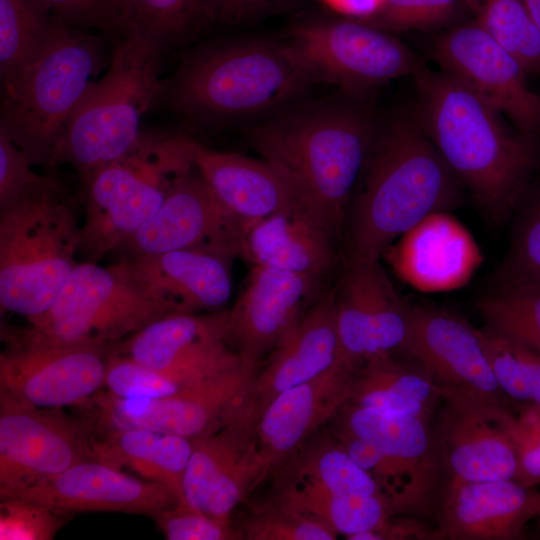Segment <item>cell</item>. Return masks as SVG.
<instances>
[{
	"instance_id": "6da1fadb",
	"label": "cell",
	"mask_w": 540,
	"mask_h": 540,
	"mask_svg": "<svg viewBox=\"0 0 540 540\" xmlns=\"http://www.w3.org/2000/svg\"><path fill=\"white\" fill-rule=\"evenodd\" d=\"M379 120L369 97L341 92L301 99L256 120L245 134L304 209L340 241Z\"/></svg>"
},
{
	"instance_id": "7a4b0ae2",
	"label": "cell",
	"mask_w": 540,
	"mask_h": 540,
	"mask_svg": "<svg viewBox=\"0 0 540 540\" xmlns=\"http://www.w3.org/2000/svg\"><path fill=\"white\" fill-rule=\"evenodd\" d=\"M413 113L447 166L488 220L513 214L540 165V140L507 118L462 81L423 64L413 75Z\"/></svg>"
},
{
	"instance_id": "3957f363",
	"label": "cell",
	"mask_w": 540,
	"mask_h": 540,
	"mask_svg": "<svg viewBox=\"0 0 540 540\" xmlns=\"http://www.w3.org/2000/svg\"><path fill=\"white\" fill-rule=\"evenodd\" d=\"M463 189L412 109L380 116L347 210L345 251L380 259L425 217L458 206Z\"/></svg>"
},
{
	"instance_id": "277c9868",
	"label": "cell",
	"mask_w": 540,
	"mask_h": 540,
	"mask_svg": "<svg viewBox=\"0 0 540 540\" xmlns=\"http://www.w3.org/2000/svg\"><path fill=\"white\" fill-rule=\"evenodd\" d=\"M314 83L288 40L218 39L185 55L162 80L155 105L195 127H220L269 116L303 99Z\"/></svg>"
},
{
	"instance_id": "5b68a950",
	"label": "cell",
	"mask_w": 540,
	"mask_h": 540,
	"mask_svg": "<svg viewBox=\"0 0 540 540\" xmlns=\"http://www.w3.org/2000/svg\"><path fill=\"white\" fill-rule=\"evenodd\" d=\"M105 74L91 83L50 156L87 180L129 153L141 140V120L158 95L164 51L141 36L113 37Z\"/></svg>"
},
{
	"instance_id": "8992f818",
	"label": "cell",
	"mask_w": 540,
	"mask_h": 540,
	"mask_svg": "<svg viewBox=\"0 0 540 540\" xmlns=\"http://www.w3.org/2000/svg\"><path fill=\"white\" fill-rule=\"evenodd\" d=\"M192 140L149 137L123 157L95 171L85 185V216L78 252L97 262L117 251L160 209L168 194L194 166Z\"/></svg>"
},
{
	"instance_id": "52a82bcc",
	"label": "cell",
	"mask_w": 540,
	"mask_h": 540,
	"mask_svg": "<svg viewBox=\"0 0 540 540\" xmlns=\"http://www.w3.org/2000/svg\"><path fill=\"white\" fill-rule=\"evenodd\" d=\"M55 20L36 61L3 90L0 134L34 165H50L51 153L102 64L99 37Z\"/></svg>"
},
{
	"instance_id": "ba28073f",
	"label": "cell",
	"mask_w": 540,
	"mask_h": 540,
	"mask_svg": "<svg viewBox=\"0 0 540 540\" xmlns=\"http://www.w3.org/2000/svg\"><path fill=\"white\" fill-rule=\"evenodd\" d=\"M80 223L63 197L0 210V306L30 321L45 313L78 264Z\"/></svg>"
},
{
	"instance_id": "9c48e42d",
	"label": "cell",
	"mask_w": 540,
	"mask_h": 540,
	"mask_svg": "<svg viewBox=\"0 0 540 540\" xmlns=\"http://www.w3.org/2000/svg\"><path fill=\"white\" fill-rule=\"evenodd\" d=\"M175 313L155 298L120 260L78 263L48 310L28 321L66 343L113 347L151 322Z\"/></svg>"
},
{
	"instance_id": "30bf717a",
	"label": "cell",
	"mask_w": 540,
	"mask_h": 540,
	"mask_svg": "<svg viewBox=\"0 0 540 540\" xmlns=\"http://www.w3.org/2000/svg\"><path fill=\"white\" fill-rule=\"evenodd\" d=\"M288 42L315 83L326 82L358 97L413 76L424 64L389 31L346 17L300 22Z\"/></svg>"
},
{
	"instance_id": "8fae6325",
	"label": "cell",
	"mask_w": 540,
	"mask_h": 540,
	"mask_svg": "<svg viewBox=\"0 0 540 540\" xmlns=\"http://www.w3.org/2000/svg\"><path fill=\"white\" fill-rule=\"evenodd\" d=\"M0 393L40 408L86 404L104 387L111 347L52 339L30 324L1 326Z\"/></svg>"
},
{
	"instance_id": "7c38bea8",
	"label": "cell",
	"mask_w": 540,
	"mask_h": 540,
	"mask_svg": "<svg viewBox=\"0 0 540 540\" xmlns=\"http://www.w3.org/2000/svg\"><path fill=\"white\" fill-rule=\"evenodd\" d=\"M259 370L239 365L162 398L126 399L98 392L85 405L92 432L140 428L196 439L219 428L240 407Z\"/></svg>"
},
{
	"instance_id": "4fadbf2b",
	"label": "cell",
	"mask_w": 540,
	"mask_h": 540,
	"mask_svg": "<svg viewBox=\"0 0 540 540\" xmlns=\"http://www.w3.org/2000/svg\"><path fill=\"white\" fill-rule=\"evenodd\" d=\"M95 459L87 420L0 393V492L22 490Z\"/></svg>"
},
{
	"instance_id": "5bb4252c",
	"label": "cell",
	"mask_w": 540,
	"mask_h": 540,
	"mask_svg": "<svg viewBox=\"0 0 540 540\" xmlns=\"http://www.w3.org/2000/svg\"><path fill=\"white\" fill-rule=\"evenodd\" d=\"M440 69L502 113L522 133L540 140V95L519 60L473 19L448 29L432 44Z\"/></svg>"
},
{
	"instance_id": "9a60e30c",
	"label": "cell",
	"mask_w": 540,
	"mask_h": 540,
	"mask_svg": "<svg viewBox=\"0 0 540 540\" xmlns=\"http://www.w3.org/2000/svg\"><path fill=\"white\" fill-rule=\"evenodd\" d=\"M333 291L338 337L349 366L358 370L376 355L401 350L408 302L398 295L379 259L345 251Z\"/></svg>"
},
{
	"instance_id": "2e32d148",
	"label": "cell",
	"mask_w": 540,
	"mask_h": 540,
	"mask_svg": "<svg viewBox=\"0 0 540 540\" xmlns=\"http://www.w3.org/2000/svg\"><path fill=\"white\" fill-rule=\"evenodd\" d=\"M228 310L208 314L170 313L112 350L164 372L180 389L239 365L245 358L227 337Z\"/></svg>"
},
{
	"instance_id": "e0dca14e",
	"label": "cell",
	"mask_w": 540,
	"mask_h": 540,
	"mask_svg": "<svg viewBox=\"0 0 540 540\" xmlns=\"http://www.w3.org/2000/svg\"><path fill=\"white\" fill-rule=\"evenodd\" d=\"M408 329L400 351L415 360L441 387L505 405L478 329L446 309L408 303Z\"/></svg>"
},
{
	"instance_id": "ac0fdd59",
	"label": "cell",
	"mask_w": 540,
	"mask_h": 540,
	"mask_svg": "<svg viewBox=\"0 0 540 540\" xmlns=\"http://www.w3.org/2000/svg\"><path fill=\"white\" fill-rule=\"evenodd\" d=\"M254 423L237 413L211 433L193 439L183 481L190 506L230 522L233 510L267 477Z\"/></svg>"
},
{
	"instance_id": "d6986e66",
	"label": "cell",
	"mask_w": 540,
	"mask_h": 540,
	"mask_svg": "<svg viewBox=\"0 0 540 540\" xmlns=\"http://www.w3.org/2000/svg\"><path fill=\"white\" fill-rule=\"evenodd\" d=\"M442 409L433 429L445 479L514 480V444L500 424L496 406L441 387Z\"/></svg>"
},
{
	"instance_id": "ffe728a7",
	"label": "cell",
	"mask_w": 540,
	"mask_h": 540,
	"mask_svg": "<svg viewBox=\"0 0 540 540\" xmlns=\"http://www.w3.org/2000/svg\"><path fill=\"white\" fill-rule=\"evenodd\" d=\"M323 277L252 266L246 287L227 316V337L257 364L290 334L321 293Z\"/></svg>"
},
{
	"instance_id": "44dd1931",
	"label": "cell",
	"mask_w": 540,
	"mask_h": 540,
	"mask_svg": "<svg viewBox=\"0 0 540 540\" xmlns=\"http://www.w3.org/2000/svg\"><path fill=\"white\" fill-rule=\"evenodd\" d=\"M18 497L61 513L122 512L154 518L179 503L165 486L130 476L97 459L76 463L31 487L0 492V498Z\"/></svg>"
},
{
	"instance_id": "7402d4cb",
	"label": "cell",
	"mask_w": 540,
	"mask_h": 540,
	"mask_svg": "<svg viewBox=\"0 0 540 540\" xmlns=\"http://www.w3.org/2000/svg\"><path fill=\"white\" fill-rule=\"evenodd\" d=\"M540 516V491L515 480L445 479L434 514L439 540H516Z\"/></svg>"
},
{
	"instance_id": "603a6c76",
	"label": "cell",
	"mask_w": 540,
	"mask_h": 540,
	"mask_svg": "<svg viewBox=\"0 0 540 540\" xmlns=\"http://www.w3.org/2000/svg\"><path fill=\"white\" fill-rule=\"evenodd\" d=\"M236 243L121 259L131 275L175 313L221 311L233 288Z\"/></svg>"
},
{
	"instance_id": "cb8c5ba5",
	"label": "cell",
	"mask_w": 540,
	"mask_h": 540,
	"mask_svg": "<svg viewBox=\"0 0 540 540\" xmlns=\"http://www.w3.org/2000/svg\"><path fill=\"white\" fill-rule=\"evenodd\" d=\"M357 370L342 363L276 395L255 419L266 475L350 402Z\"/></svg>"
},
{
	"instance_id": "d4e9b609",
	"label": "cell",
	"mask_w": 540,
	"mask_h": 540,
	"mask_svg": "<svg viewBox=\"0 0 540 540\" xmlns=\"http://www.w3.org/2000/svg\"><path fill=\"white\" fill-rule=\"evenodd\" d=\"M240 226L194 165L156 214L118 250L124 259L224 243L239 245Z\"/></svg>"
},
{
	"instance_id": "484cf974",
	"label": "cell",
	"mask_w": 540,
	"mask_h": 540,
	"mask_svg": "<svg viewBox=\"0 0 540 540\" xmlns=\"http://www.w3.org/2000/svg\"><path fill=\"white\" fill-rule=\"evenodd\" d=\"M342 363L347 364L337 332L332 288L309 308L271 353L266 366L259 368L241 410L255 422L276 395Z\"/></svg>"
},
{
	"instance_id": "4316f807",
	"label": "cell",
	"mask_w": 540,
	"mask_h": 540,
	"mask_svg": "<svg viewBox=\"0 0 540 540\" xmlns=\"http://www.w3.org/2000/svg\"><path fill=\"white\" fill-rule=\"evenodd\" d=\"M384 252L395 273L423 292L465 285L482 262L469 231L448 211L425 217Z\"/></svg>"
},
{
	"instance_id": "83f0119b",
	"label": "cell",
	"mask_w": 540,
	"mask_h": 540,
	"mask_svg": "<svg viewBox=\"0 0 540 540\" xmlns=\"http://www.w3.org/2000/svg\"><path fill=\"white\" fill-rule=\"evenodd\" d=\"M191 153L212 192L240 224L304 209L288 181L262 158L213 150L194 140Z\"/></svg>"
},
{
	"instance_id": "f1b7e54d",
	"label": "cell",
	"mask_w": 540,
	"mask_h": 540,
	"mask_svg": "<svg viewBox=\"0 0 540 540\" xmlns=\"http://www.w3.org/2000/svg\"><path fill=\"white\" fill-rule=\"evenodd\" d=\"M335 237L297 208L241 224L239 256L253 266L323 277L336 262Z\"/></svg>"
},
{
	"instance_id": "f546056e",
	"label": "cell",
	"mask_w": 540,
	"mask_h": 540,
	"mask_svg": "<svg viewBox=\"0 0 540 540\" xmlns=\"http://www.w3.org/2000/svg\"><path fill=\"white\" fill-rule=\"evenodd\" d=\"M338 415L341 416L339 430L366 439L393 457L436 511L444 474L428 421L406 413L351 403Z\"/></svg>"
},
{
	"instance_id": "4dcf8cb0",
	"label": "cell",
	"mask_w": 540,
	"mask_h": 540,
	"mask_svg": "<svg viewBox=\"0 0 540 540\" xmlns=\"http://www.w3.org/2000/svg\"><path fill=\"white\" fill-rule=\"evenodd\" d=\"M98 433L97 438L91 435L95 459L119 470L128 468L143 479L168 488L179 503L186 502L183 481L193 439L140 428Z\"/></svg>"
},
{
	"instance_id": "1f68e13d",
	"label": "cell",
	"mask_w": 540,
	"mask_h": 540,
	"mask_svg": "<svg viewBox=\"0 0 540 540\" xmlns=\"http://www.w3.org/2000/svg\"><path fill=\"white\" fill-rule=\"evenodd\" d=\"M441 400V386L420 365L401 361L393 353H382L357 370L349 403L429 421Z\"/></svg>"
},
{
	"instance_id": "d6a6232c",
	"label": "cell",
	"mask_w": 540,
	"mask_h": 540,
	"mask_svg": "<svg viewBox=\"0 0 540 540\" xmlns=\"http://www.w3.org/2000/svg\"><path fill=\"white\" fill-rule=\"evenodd\" d=\"M289 460L288 476L282 487L330 495L383 496L375 480L336 438L308 444Z\"/></svg>"
},
{
	"instance_id": "836d02e7",
	"label": "cell",
	"mask_w": 540,
	"mask_h": 540,
	"mask_svg": "<svg viewBox=\"0 0 540 540\" xmlns=\"http://www.w3.org/2000/svg\"><path fill=\"white\" fill-rule=\"evenodd\" d=\"M119 10L117 36L144 37L164 52L213 23L210 0H119Z\"/></svg>"
},
{
	"instance_id": "e575fe53",
	"label": "cell",
	"mask_w": 540,
	"mask_h": 540,
	"mask_svg": "<svg viewBox=\"0 0 540 540\" xmlns=\"http://www.w3.org/2000/svg\"><path fill=\"white\" fill-rule=\"evenodd\" d=\"M276 502L350 540L380 528L396 515L388 501L378 495H330L282 487Z\"/></svg>"
},
{
	"instance_id": "d590c367",
	"label": "cell",
	"mask_w": 540,
	"mask_h": 540,
	"mask_svg": "<svg viewBox=\"0 0 540 540\" xmlns=\"http://www.w3.org/2000/svg\"><path fill=\"white\" fill-rule=\"evenodd\" d=\"M55 28L54 18L31 0H0V76L11 87L36 61Z\"/></svg>"
},
{
	"instance_id": "8d00e7d4",
	"label": "cell",
	"mask_w": 540,
	"mask_h": 540,
	"mask_svg": "<svg viewBox=\"0 0 540 540\" xmlns=\"http://www.w3.org/2000/svg\"><path fill=\"white\" fill-rule=\"evenodd\" d=\"M477 310L486 330L540 353V283L499 280L479 299Z\"/></svg>"
},
{
	"instance_id": "74e56055",
	"label": "cell",
	"mask_w": 540,
	"mask_h": 540,
	"mask_svg": "<svg viewBox=\"0 0 540 540\" xmlns=\"http://www.w3.org/2000/svg\"><path fill=\"white\" fill-rule=\"evenodd\" d=\"M477 22L513 54L528 74L540 77V32L524 0H465Z\"/></svg>"
},
{
	"instance_id": "f35d334b",
	"label": "cell",
	"mask_w": 540,
	"mask_h": 540,
	"mask_svg": "<svg viewBox=\"0 0 540 540\" xmlns=\"http://www.w3.org/2000/svg\"><path fill=\"white\" fill-rule=\"evenodd\" d=\"M478 333L504 395L519 406H540V353L485 328Z\"/></svg>"
},
{
	"instance_id": "ab89813d",
	"label": "cell",
	"mask_w": 540,
	"mask_h": 540,
	"mask_svg": "<svg viewBox=\"0 0 540 540\" xmlns=\"http://www.w3.org/2000/svg\"><path fill=\"white\" fill-rule=\"evenodd\" d=\"M516 211L511 244L498 280L540 283V184L530 185Z\"/></svg>"
},
{
	"instance_id": "60d3db41",
	"label": "cell",
	"mask_w": 540,
	"mask_h": 540,
	"mask_svg": "<svg viewBox=\"0 0 540 540\" xmlns=\"http://www.w3.org/2000/svg\"><path fill=\"white\" fill-rule=\"evenodd\" d=\"M29 157L0 134V210L19 202L63 197L58 179L34 171Z\"/></svg>"
},
{
	"instance_id": "b9f144b4",
	"label": "cell",
	"mask_w": 540,
	"mask_h": 540,
	"mask_svg": "<svg viewBox=\"0 0 540 540\" xmlns=\"http://www.w3.org/2000/svg\"><path fill=\"white\" fill-rule=\"evenodd\" d=\"M248 540H333L337 538L323 523L277 502L248 518L240 529Z\"/></svg>"
},
{
	"instance_id": "7bdbcfd3",
	"label": "cell",
	"mask_w": 540,
	"mask_h": 540,
	"mask_svg": "<svg viewBox=\"0 0 540 540\" xmlns=\"http://www.w3.org/2000/svg\"><path fill=\"white\" fill-rule=\"evenodd\" d=\"M0 499L1 540H51L68 519V514L32 500Z\"/></svg>"
},
{
	"instance_id": "ee69618b",
	"label": "cell",
	"mask_w": 540,
	"mask_h": 540,
	"mask_svg": "<svg viewBox=\"0 0 540 540\" xmlns=\"http://www.w3.org/2000/svg\"><path fill=\"white\" fill-rule=\"evenodd\" d=\"M463 6L465 0H385L364 22L386 31L432 29L448 24Z\"/></svg>"
},
{
	"instance_id": "f6af8a7d",
	"label": "cell",
	"mask_w": 540,
	"mask_h": 540,
	"mask_svg": "<svg viewBox=\"0 0 540 540\" xmlns=\"http://www.w3.org/2000/svg\"><path fill=\"white\" fill-rule=\"evenodd\" d=\"M168 540H237L241 530L212 517L187 502L165 509L153 518Z\"/></svg>"
},
{
	"instance_id": "bcb514c9",
	"label": "cell",
	"mask_w": 540,
	"mask_h": 540,
	"mask_svg": "<svg viewBox=\"0 0 540 540\" xmlns=\"http://www.w3.org/2000/svg\"><path fill=\"white\" fill-rule=\"evenodd\" d=\"M69 27H94L110 36L119 30V0H31Z\"/></svg>"
},
{
	"instance_id": "7dc6e473",
	"label": "cell",
	"mask_w": 540,
	"mask_h": 540,
	"mask_svg": "<svg viewBox=\"0 0 540 540\" xmlns=\"http://www.w3.org/2000/svg\"><path fill=\"white\" fill-rule=\"evenodd\" d=\"M497 418L510 436L517 456L515 481L529 488L540 485V432L523 424L506 406L496 407Z\"/></svg>"
},
{
	"instance_id": "c3c4849f",
	"label": "cell",
	"mask_w": 540,
	"mask_h": 540,
	"mask_svg": "<svg viewBox=\"0 0 540 540\" xmlns=\"http://www.w3.org/2000/svg\"><path fill=\"white\" fill-rule=\"evenodd\" d=\"M384 539H436V530L429 531L428 528L412 519L394 520L393 516L387 520L380 528L373 531L360 533L351 540H384Z\"/></svg>"
},
{
	"instance_id": "681fc988",
	"label": "cell",
	"mask_w": 540,
	"mask_h": 540,
	"mask_svg": "<svg viewBox=\"0 0 540 540\" xmlns=\"http://www.w3.org/2000/svg\"><path fill=\"white\" fill-rule=\"evenodd\" d=\"M278 0H210L214 22L233 24L244 21Z\"/></svg>"
},
{
	"instance_id": "f907efd6",
	"label": "cell",
	"mask_w": 540,
	"mask_h": 540,
	"mask_svg": "<svg viewBox=\"0 0 540 540\" xmlns=\"http://www.w3.org/2000/svg\"><path fill=\"white\" fill-rule=\"evenodd\" d=\"M332 11L346 18L366 21L374 17L385 0H320Z\"/></svg>"
},
{
	"instance_id": "816d5d0a",
	"label": "cell",
	"mask_w": 540,
	"mask_h": 540,
	"mask_svg": "<svg viewBox=\"0 0 540 540\" xmlns=\"http://www.w3.org/2000/svg\"><path fill=\"white\" fill-rule=\"evenodd\" d=\"M516 414L526 426L540 432V406H518Z\"/></svg>"
},
{
	"instance_id": "f5cc1de1",
	"label": "cell",
	"mask_w": 540,
	"mask_h": 540,
	"mask_svg": "<svg viewBox=\"0 0 540 540\" xmlns=\"http://www.w3.org/2000/svg\"><path fill=\"white\" fill-rule=\"evenodd\" d=\"M524 3L540 32V0H524Z\"/></svg>"
},
{
	"instance_id": "db71d44e",
	"label": "cell",
	"mask_w": 540,
	"mask_h": 540,
	"mask_svg": "<svg viewBox=\"0 0 540 540\" xmlns=\"http://www.w3.org/2000/svg\"><path fill=\"white\" fill-rule=\"evenodd\" d=\"M536 520H538V528H539V531H540V516Z\"/></svg>"
}]
</instances>
